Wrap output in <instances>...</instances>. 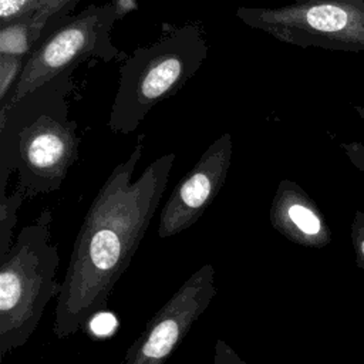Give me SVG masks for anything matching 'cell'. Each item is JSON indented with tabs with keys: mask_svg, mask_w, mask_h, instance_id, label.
<instances>
[{
	"mask_svg": "<svg viewBox=\"0 0 364 364\" xmlns=\"http://www.w3.org/2000/svg\"><path fill=\"white\" fill-rule=\"evenodd\" d=\"M213 364H247L239 354L223 340H218L215 344Z\"/></svg>",
	"mask_w": 364,
	"mask_h": 364,
	"instance_id": "4fadbf2b",
	"label": "cell"
},
{
	"mask_svg": "<svg viewBox=\"0 0 364 364\" xmlns=\"http://www.w3.org/2000/svg\"><path fill=\"white\" fill-rule=\"evenodd\" d=\"M51 210L43 209L0 257V361L27 343L46 306L58 296L60 256L51 243Z\"/></svg>",
	"mask_w": 364,
	"mask_h": 364,
	"instance_id": "7a4b0ae2",
	"label": "cell"
},
{
	"mask_svg": "<svg viewBox=\"0 0 364 364\" xmlns=\"http://www.w3.org/2000/svg\"><path fill=\"white\" fill-rule=\"evenodd\" d=\"M215 296V269L206 263L146 323L127 350L125 364H165Z\"/></svg>",
	"mask_w": 364,
	"mask_h": 364,
	"instance_id": "5b68a950",
	"label": "cell"
},
{
	"mask_svg": "<svg viewBox=\"0 0 364 364\" xmlns=\"http://www.w3.org/2000/svg\"><path fill=\"white\" fill-rule=\"evenodd\" d=\"M230 159L232 138L223 134L173 188L159 215V237L175 236L198 222L225 185Z\"/></svg>",
	"mask_w": 364,
	"mask_h": 364,
	"instance_id": "8992f818",
	"label": "cell"
},
{
	"mask_svg": "<svg viewBox=\"0 0 364 364\" xmlns=\"http://www.w3.org/2000/svg\"><path fill=\"white\" fill-rule=\"evenodd\" d=\"M24 199H27L26 193L20 188H16L10 195L0 199V257H3L13 245L11 237L17 223V210Z\"/></svg>",
	"mask_w": 364,
	"mask_h": 364,
	"instance_id": "7c38bea8",
	"label": "cell"
},
{
	"mask_svg": "<svg viewBox=\"0 0 364 364\" xmlns=\"http://www.w3.org/2000/svg\"><path fill=\"white\" fill-rule=\"evenodd\" d=\"M41 27L33 23H11L4 24L0 33V50L1 55H10L20 58L30 44L38 37Z\"/></svg>",
	"mask_w": 364,
	"mask_h": 364,
	"instance_id": "8fae6325",
	"label": "cell"
},
{
	"mask_svg": "<svg viewBox=\"0 0 364 364\" xmlns=\"http://www.w3.org/2000/svg\"><path fill=\"white\" fill-rule=\"evenodd\" d=\"M9 159L0 168V199L6 198L7 179L18 171L20 188L26 198L60 189L70 168L78 159V139L71 124L41 115L20 128Z\"/></svg>",
	"mask_w": 364,
	"mask_h": 364,
	"instance_id": "277c9868",
	"label": "cell"
},
{
	"mask_svg": "<svg viewBox=\"0 0 364 364\" xmlns=\"http://www.w3.org/2000/svg\"><path fill=\"white\" fill-rule=\"evenodd\" d=\"M142 141L109 173L91 202L60 283L53 331L68 338L107 309L166 189L175 154L149 164L132 182Z\"/></svg>",
	"mask_w": 364,
	"mask_h": 364,
	"instance_id": "6da1fadb",
	"label": "cell"
},
{
	"mask_svg": "<svg viewBox=\"0 0 364 364\" xmlns=\"http://www.w3.org/2000/svg\"><path fill=\"white\" fill-rule=\"evenodd\" d=\"M361 250H363V253H364V242H363V245H361Z\"/></svg>",
	"mask_w": 364,
	"mask_h": 364,
	"instance_id": "5bb4252c",
	"label": "cell"
},
{
	"mask_svg": "<svg viewBox=\"0 0 364 364\" xmlns=\"http://www.w3.org/2000/svg\"><path fill=\"white\" fill-rule=\"evenodd\" d=\"M237 16L294 46L364 53V0H311L279 9H240Z\"/></svg>",
	"mask_w": 364,
	"mask_h": 364,
	"instance_id": "3957f363",
	"label": "cell"
},
{
	"mask_svg": "<svg viewBox=\"0 0 364 364\" xmlns=\"http://www.w3.org/2000/svg\"><path fill=\"white\" fill-rule=\"evenodd\" d=\"M297 1L300 3V1H311V0H297Z\"/></svg>",
	"mask_w": 364,
	"mask_h": 364,
	"instance_id": "9a60e30c",
	"label": "cell"
},
{
	"mask_svg": "<svg viewBox=\"0 0 364 364\" xmlns=\"http://www.w3.org/2000/svg\"><path fill=\"white\" fill-rule=\"evenodd\" d=\"M182 63L176 55H164L155 60L139 82V98L152 102L161 98L181 77Z\"/></svg>",
	"mask_w": 364,
	"mask_h": 364,
	"instance_id": "30bf717a",
	"label": "cell"
},
{
	"mask_svg": "<svg viewBox=\"0 0 364 364\" xmlns=\"http://www.w3.org/2000/svg\"><path fill=\"white\" fill-rule=\"evenodd\" d=\"M97 27L98 17L88 14L64 26L50 37L23 67L13 102L50 81L74 58L91 48L97 36Z\"/></svg>",
	"mask_w": 364,
	"mask_h": 364,
	"instance_id": "52a82bcc",
	"label": "cell"
},
{
	"mask_svg": "<svg viewBox=\"0 0 364 364\" xmlns=\"http://www.w3.org/2000/svg\"><path fill=\"white\" fill-rule=\"evenodd\" d=\"M74 0H0L1 23H33L43 28L46 21Z\"/></svg>",
	"mask_w": 364,
	"mask_h": 364,
	"instance_id": "9c48e42d",
	"label": "cell"
},
{
	"mask_svg": "<svg viewBox=\"0 0 364 364\" xmlns=\"http://www.w3.org/2000/svg\"><path fill=\"white\" fill-rule=\"evenodd\" d=\"M270 223L291 240L309 242L318 239L323 223L317 212L307 203L299 186L282 181L270 206Z\"/></svg>",
	"mask_w": 364,
	"mask_h": 364,
	"instance_id": "ba28073f",
	"label": "cell"
}]
</instances>
